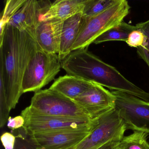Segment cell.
Here are the masks:
<instances>
[{
  "mask_svg": "<svg viewBox=\"0 0 149 149\" xmlns=\"http://www.w3.org/2000/svg\"><path fill=\"white\" fill-rule=\"evenodd\" d=\"M61 62L57 54L38 50L31 59L22 79L23 93L37 92L54 79L61 70Z\"/></svg>",
  "mask_w": 149,
  "mask_h": 149,
  "instance_id": "4",
  "label": "cell"
},
{
  "mask_svg": "<svg viewBox=\"0 0 149 149\" xmlns=\"http://www.w3.org/2000/svg\"><path fill=\"white\" fill-rule=\"evenodd\" d=\"M130 6L127 1L118 0L105 11L84 19L72 52L88 48L101 35L123 21L130 13Z\"/></svg>",
  "mask_w": 149,
  "mask_h": 149,
  "instance_id": "3",
  "label": "cell"
},
{
  "mask_svg": "<svg viewBox=\"0 0 149 149\" xmlns=\"http://www.w3.org/2000/svg\"><path fill=\"white\" fill-rule=\"evenodd\" d=\"M145 36V40L141 47L137 48V53L139 58L143 60L149 68V19L136 25Z\"/></svg>",
  "mask_w": 149,
  "mask_h": 149,
  "instance_id": "20",
  "label": "cell"
},
{
  "mask_svg": "<svg viewBox=\"0 0 149 149\" xmlns=\"http://www.w3.org/2000/svg\"><path fill=\"white\" fill-rule=\"evenodd\" d=\"M63 21L59 20L40 21L34 30L35 36L40 48L52 54L59 52Z\"/></svg>",
  "mask_w": 149,
  "mask_h": 149,
  "instance_id": "12",
  "label": "cell"
},
{
  "mask_svg": "<svg viewBox=\"0 0 149 149\" xmlns=\"http://www.w3.org/2000/svg\"><path fill=\"white\" fill-rule=\"evenodd\" d=\"M93 83L67 74L56 79L49 88L74 100L88 89Z\"/></svg>",
  "mask_w": 149,
  "mask_h": 149,
  "instance_id": "15",
  "label": "cell"
},
{
  "mask_svg": "<svg viewBox=\"0 0 149 149\" xmlns=\"http://www.w3.org/2000/svg\"><path fill=\"white\" fill-rule=\"evenodd\" d=\"M98 122V119L95 125L88 128L38 132L29 135L36 149H71L89 135Z\"/></svg>",
  "mask_w": 149,
  "mask_h": 149,
  "instance_id": "9",
  "label": "cell"
},
{
  "mask_svg": "<svg viewBox=\"0 0 149 149\" xmlns=\"http://www.w3.org/2000/svg\"><path fill=\"white\" fill-rule=\"evenodd\" d=\"M29 106L33 111L42 115L91 118L74 100L50 88L35 92Z\"/></svg>",
  "mask_w": 149,
  "mask_h": 149,
  "instance_id": "6",
  "label": "cell"
},
{
  "mask_svg": "<svg viewBox=\"0 0 149 149\" xmlns=\"http://www.w3.org/2000/svg\"><path fill=\"white\" fill-rule=\"evenodd\" d=\"M118 0H87L82 12L84 19H88L105 11Z\"/></svg>",
  "mask_w": 149,
  "mask_h": 149,
  "instance_id": "19",
  "label": "cell"
},
{
  "mask_svg": "<svg viewBox=\"0 0 149 149\" xmlns=\"http://www.w3.org/2000/svg\"><path fill=\"white\" fill-rule=\"evenodd\" d=\"M21 116L25 119L23 128L28 135L38 132L88 128L95 125L99 117L91 119L47 116L33 111L29 106L22 111Z\"/></svg>",
  "mask_w": 149,
  "mask_h": 149,
  "instance_id": "5",
  "label": "cell"
},
{
  "mask_svg": "<svg viewBox=\"0 0 149 149\" xmlns=\"http://www.w3.org/2000/svg\"><path fill=\"white\" fill-rule=\"evenodd\" d=\"M1 141L4 149H14L15 137L12 132L3 133L1 136Z\"/></svg>",
  "mask_w": 149,
  "mask_h": 149,
  "instance_id": "24",
  "label": "cell"
},
{
  "mask_svg": "<svg viewBox=\"0 0 149 149\" xmlns=\"http://www.w3.org/2000/svg\"><path fill=\"white\" fill-rule=\"evenodd\" d=\"M88 48L72 51L61 61L62 68L68 74L149 102V93L127 80L116 68L103 61Z\"/></svg>",
  "mask_w": 149,
  "mask_h": 149,
  "instance_id": "2",
  "label": "cell"
},
{
  "mask_svg": "<svg viewBox=\"0 0 149 149\" xmlns=\"http://www.w3.org/2000/svg\"><path fill=\"white\" fill-rule=\"evenodd\" d=\"M24 124L25 119L21 115L13 118L9 117L8 120L7 126L11 131L23 128Z\"/></svg>",
  "mask_w": 149,
  "mask_h": 149,
  "instance_id": "23",
  "label": "cell"
},
{
  "mask_svg": "<svg viewBox=\"0 0 149 149\" xmlns=\"http://www.w3.org/2000/svg\"><path fill=\"white\" fill-rule=\"evenodd\" d=\"M124 136L119 137L110 140L97 149H116Z\"/></svg>",
  "mask_w": 149,
  "mask_h": 149,
  "instance_id": "25",
  "label": "cell"
},
{
  "mask_svg": "<svg viewBox=\"0 0 149 149\" xmlns=\"http://www.w3.org/2000/svg\"><path fill=\"white\" fill-rule=\"evenodd\" d=\"M26 0H7L1 15L0 38L3 36L5 28L12 17L24 5Z\"/></svg>",
  "mask_w": 149,
  "mask_h": 149,
  "instance_id": "18",
  "label": "cell"
},
{
  "mask_svg": "<svg viewBox=\"0 0 149 149\" xmlns=\"http://www.w3.org/2000/svg\"><path fill=\"white\" fill-rule=\"evenodd\" d=\"M147 135L144 132H133L129 136H124L118 147L119 149H149Z\"/></svg>",
  "mask_w": 149,
  "mask_h": 149,
  "instance_id": "17",
  "label": "cell"
},
{
  "mask_svg": "<svg viewBox=\"0 0 149 149\" xmlns=\"http://www.w3.org/2000/svg\"><path fill=\"white\" fill-rule=\"evenodd\" d=\"M74 101L92 119L97 118L115 108L114 95L95 83Z\"/></svg>",
  "mask_w": 149,
  "mask_h": 149,
  "instance_id": "10",
  "label": "cell"
},
{
  "mask_svg": "<svg viewBox=\"0 0 149 149\" xmlns=\"http://www.w3.org/2000/svg\"><path fill=\"white\" fill-rule=\"evenodd\" d=\"M126 125L114 108L100 116L95 127L82 141L71 149H97L110 140L124 136Z\"/></svg>",
  "mask_w": 149,
  "mask_h": 149,
  "instance_id": "8",
  "label": "cell"
},
{
  "mask_svg": "<svg viewBox=\"0 0 149 149\" xmlns=\"http://www.w3.org/2000/svg\"><path fill=\"white\" fill-rule=\"evenodd\" d=\"M84 21V18L82 12L63 21L58 54L61 61L64 60L72 52V48L78 37Z\"/></svg>",
  "mask_w": 149,
  "mask_h": 149,
  "instance_id": "13",
  "label": "cell"
},
{
  "mask_svg": "<svg viewBox=\"0 0 149 149\" xmlns=\"http://www.w3.org/2000/svg\"><path fill=\"white\" fill-rule=\"evenodd\" d=\"M87 0H57L41 18L40 21L59 20L64 21L73 15L82 13Z\"/></svg>",
  "mask_w": 149,
  "mask_h": 149,
  "instance_id": "14",
  "label": "cell"
},
{
  "mask_svg": "<svg viewBox=\"0 0 149 149\" xmlns=\"http://www.w3.org/2000/svg\"><path fill=\"white\" fill-rule=\"evenodd\" d=\"M144 40V35L137 28L130 34L125 42L130 47L137 48L142 46Z\"/></svg>",
  "mask_w": 149,
  "mask_h": 149,
  "instance_id": "22",
  "label": "cell"
},
{
  "mask_svg": "<svg viewBox=\"0 0 149 149\" xmlns=\"http://www.w3.org/2000/svg\"><path fill=\"white\" fill-rule=\"evenodd\" d=\"M136 29V26H133L123 21L101 35L96 39L94 43L98 44L105 42L117 40L125 42L130 34Z\"/></svg>",
  "mask_w": 149,
  "mask_h": 149,
  "instance_id": "16",
  "label": "cell"
},
{
  "mask_svg": "<svg viewBox=\"0 0 149 149\" xmlns=\"http://www.w3.org/2000/svg\"><path fill=\"white\" fill-rule=\"evenodd\" d=\"M15 137L14 149H36L24 128H22L11 132Z\"/></svg>",
  "mask_w": 149,
  "mask_h": 149,
  "instance_id": "21",
  "label": "cell"
},
{
  "mask_svg": "<svg viewBox=\"0 0 149 149\" xmlns=\"http://www.w3.org/2000/svg\"><path fill=\"white\" fill-rule=\"evenodd\" d=\"M40 48L34 30L21 31L8 24L0 38V80L6 90L10 111L22 94V79L27 67Z\"/></svg>",
  "mask_w": 149,
  "mask_h": 149,
  "instance_id": "1",
  "label": "cell"
},
{
  "mask_svg": "<svg viewBox=\"0 0 149 149\" xmlns=\"http://www.w3.org/2000/svg\"><path fill=\"white\" fill-rule=\"evenodd\" d=\"M52 4L49 1L26 0L8 24L21 31L35 30L40 22L41 16Z\"/></svg>",
  "mask_w": 149,
  "mask_h": 149,
  "instance_id": "11",
  "label": "cell"
},
{
  "mask_svg": "<svg viewBox=\"0 0 149 149\" xmlns=\"http://www.w3.org/2000/svg\"><path fill=\"white\" fill-rule=\"evenodd\" d=\"M111 92L115 97L114 108L127 130L149 134V102L125 92Z\"/></svg>",
  "mask_w": 149,
  "mask_h": 149,
  "instance_id": "7",
  "label": "cell"
}]
</instances>
